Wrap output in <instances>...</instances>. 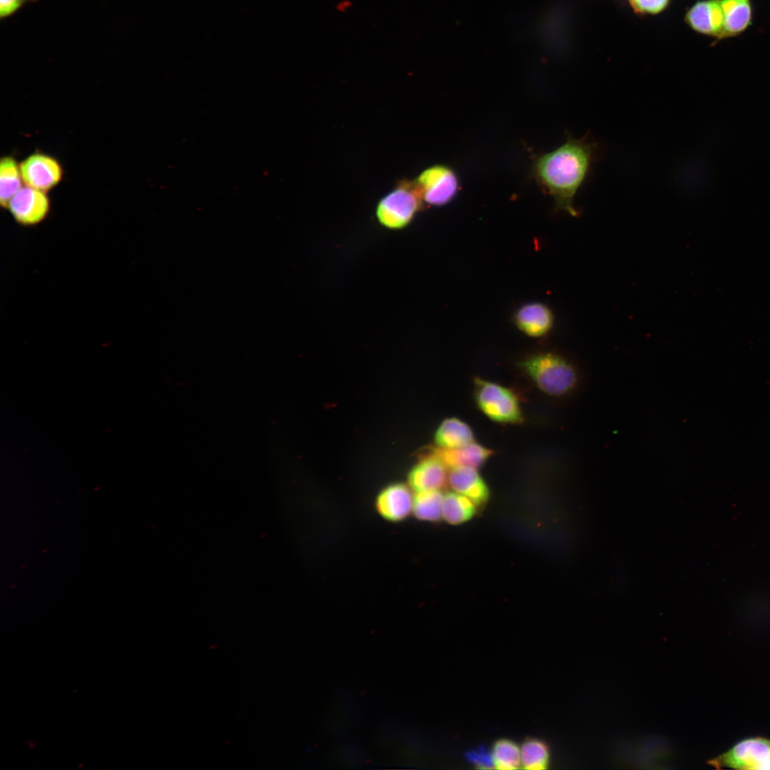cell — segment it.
Here are the masks:
<instances>
[{
  "instance_id": "obj_1",
  "label": "cell",
  "mask_w": 770,
  "mask_h": 770,
  "mask_svg": "<svg viewBox=\"0 0 770 770\" xmlns=\"http://www.w3.org/2000/svg\"><path fill=\"white\" fill-rule=\"evenodd\" d=\"M598 154L597 143L588 135L569 136L562 145L537 158L533 174L559 210L576 216L575 195L587 178Z\"/></svg>"
},
{
  "instance_id": "obj_2",
  "label": "cell",
  "mask_w": 770,
  "mask_h": 770,
  "mask_svg": "<svg viewBox=\"0 0 770 770\" xmlns=\"http://www.w3.org/2000/svg\"><path fill=\"white\" fill-rule=\"evenodd\" d=\"M517 366L543 394L557 400L570 399L584 384L579 365L553 351H537L522 358Z\"/></svg>"
},
{
  "instance_id": "obj_3",
  "label": "cell",
  "mask_w": 770,
  "mask_h": 770,
  "mask_svg": "<svg viewBox=\"0 0 770 770\" xmlns=\"http://www.w3.org/2000/svg\"><path fill=\"white\" fill-rule=\"evenodd\" d=\"M473 387L475 403L489 419L505 424L523 423L520 401L513 389L480 377L474 379Z\"/></svg>"
},
{
  "instance_id": "obj_4",
  "label": "cell",
  "mask_w": 770,
  "mask_h": 770,
  "mask_svg": "<svg viewBox=\"0 0 770 770\" xmlns=\"http://www.w3.org/2000/svg\"><path fill=\"white\" fill-rule=\"evenodd\" d=\"M423 202L415 181L401 180L379 202L376 207L378 221L389 229L404 228L421 210Z\"/></svg>"
},
{
  "instance_id": "obj_5",
  "label": "cell",
  "mask_w": 770,
  "mask_h": 770,
  "mask_svg": "<svg viewBox=\"0 0 770 770\" xmlns=\"http://www.w3.org/2000/svg\"><path fill=\"white\" fill-rule=\"evenodd\" d=\"M709 764L717 769H770V740L761 737L742 740Z\"/></svg>"
},
{
  "instance_id": "obj_6",
  "label": "cell",
  "mask_w": 770,
  "mask_h": 770,
  "mask_svg": "<svg viewBox=\"0 0 770 770\" xmlns=\"http://www.w3.org/2000/svg\"><path fill=\"white\" fill-rule=\"evenodd\" d=\"M414 181L423 201L432 206L444 205L449 202L456 195L458 188L456 174L451 168L443 165L428 168Z\"/></svg>"
},
{
  "instance_id": "obj_7",
  "label": "cell",
  "mask_w": 770,
  "mask_h": 770,
  "mask_svg": "<svg viewBox=\"0 0 770 770\" xmlns=\"http://www.w3.org/2000/svg\"><path fill=\"white\" fill-rule=\"evenodd\" d=\"M24 185L48 192L62 180L63 170L61 163L53 157L34 153L19 163Z\"/></svg>"
},
{
  "instance_id": "obj_8",
  "label": "cell",
  "mask_w": 770,
  "mask_h": 770,
  "mask_svg": "<svg viewBox=\"0 0 770 770\" xmlns=\"http://www.w3.org/2000/svg\"><path fill=\"white\" fill-rule=\"evenodd\" d=\"M51 208L46 192L24 185L10 200L6 209L14 220L23 226H34L43 222Z\"/></svg>"
},
{
  "instance_id": "obj_9",
  "label": "cell",
  "mask_w": 770,
  "mask_h": 770,
  "mask_svg": "<svg viewBox=\"0 0 770 770\" xmlns=\"http://www.w3.org/2000/svg\"><path fill=\"white\" fill-rule=\"evenodd\" d=\"M684 20L695 32L717 41L725 39L724 19L720 0H698L687 11Z\"/></svg>"
},
{
  "instance_id": "obj_10",
  "label": "cell",
  "mask_w": 770,
  "mask_h": 770,
  "mask_svg": "<svg viewBox=\"0 0 770 770\" xmlns=\"http://www.w3.org/2000/svg\"><path fill=\"white\" fill-rule=\"evenodd\" d=\"M448 483L455 492L466 496L476 505L488 499L489 489L476 468L458 466L450 468Z\"/></svg>"
},
{
  "instance_id": "obj_11",
  "label": "cell",
  "mask_w": 770,
  "mask_h": 770,
  "mask_svg": "<svg viewBox=\"0 0 770 770\" xmlns=\"http://www.w3.org/2000/svg\"><path fill=\"white\" fill-rule=\"evenodd\" d=\"M414 496L403 484L386 487L378 496L376 508L383 518L398 521L407 517L413 509Z\"/></svg>"
},
{
  "instance_id": "obj_12",
  "label": "cell",
  "mask_w": 770,
  "mask_h": 770,
  "mask_svg": "<svg viewBox=\"0 0 770 770\" xmlns=\"http://www.w3.org/2000/svg\"><path fill=\"white\" fill-rule=\"evenodd\" d=\"M513 321L518 329L527 336L541 337L551 329L553 316L545 304L533 302L520 307L515 312Z\"/></svg>"
},
{
  "instance_id": "obj_13",
  "label": "cell",
  "mask_w": 770,
  "mask_h": 770,
  "mask_svg": "<svg viewBox=\"0 0 770 770\" xmlns=\"http://www.w3.org/2000/svg\"><path fill=\"white\" fill-rule=\"evenodd\" d=\"M447 468L441 461L431 456L411 471L409 485L416 493L440 490L448 483Z\"/></svg>"
},
{
  "instance_id": "obj_14",
  "label": "cell",
  "mask_w": 770,
  "mask_h": 770,
  "mask_svg": "<svg viewBox=\"0 0 770 770\" xmlns=\"http://www.w3.org/2000/svg\"><path fill=\"white\" fill-rule=\"evenodd\" d=\"M493 451L475 441L456 448L438 447L432 451L431 456L441 461L448 468L468 466L478 468L488 461Z\"/></svg>"
},
{
  "instance_id": "obj_15",
  "label": "cell",
  "mask_w": 770,
  "mask_h": 770,
  "mask_svg": "<svg viewBox=\"0 0 770 770\" xmlns=\"http://www.w3.org/2000/svg\"><path fill=\"white\" fill-rule=\"evenodd\" d=\"M720 2L725 39L740 36L751 26L754 13L751 0H720Z\"/></svg>"
},
{
  "instance_id": "obj_16",
  "label": "cell",
  "mask_w": 770,
  "mask_h": 770,
  "mask_svg": "<svg viewBox=\"0 0 770 770\" xmlns=\"http://www.w3.org/2000/svg\"><path fill=\"white\" fill-rule=\"evenodd\" d=\"M434 439L437 446L443 448H460L475 441L473 431L469 425L455 417L441 422Z\"/></svg>"
},
{
  "instance_id": "obj_17",
  "label": "cell",
  "mask_w": 770,
  "mask_h": 770,
  "mask_svg": "<svg viewBox=\"0 0 770 770\" xmlns=\"http://www.w3.org/2000/svg\"><path fill=\"white\" fill-rule=\"evenodd\" d=\"M477 505L466 496L457 492L443 494L442 518L452 525L468 521L474 515Z\"/></svg>"
},
{
  "instance_id": "obj_18",
  "label": "cell",
  "mask_w": 770,
  "mask_h": 770,
  "mask_svg": "<svg viewBox=\"0 0 770 770\" xmlns=\"http://www.w3.org/2000/svg\"><path fill=\"white\" fill-rule=\"evenodd\" d=\"M19 164L11 156L0 161V203L6 209L10 200L23 187Z\"/></svg>"
},
{
  "instance_id": "obj_19",
  "label": "cell",
  "mask_w": 770,
  "mask_h": 770,
  "mask_svg": "<svg viewBox=\"0 0 770 770\" xmlns=\"http://www.w3.org/2000/svg\"><path fill=\"white\" fill-rule=\"evenodd\" d=\"M443 500L440 490L416 492L412 512L418 519L437 521L442 518Z\"/></svg>"
},
{
  "instance_id": "obj_20",
  "label": "cell",
  "mask_w": 770,
  "mask_h": 770,
  "mask_svg": "<svg viewBox=\"0 0 770 770\" xmlns=\"http://www.w3.org/2000/svg\"><path fill=\"white\" fill-rule=\"evenodd\" d=\"M521 764L526 769L540 770L547 767L548 750L546 745L538 740H530L520 749Z\"/></svg>"
},
{
  "instance_id": "obj_21",
  "label": "cell",
  "mask_w": 770,
  "mask_h": 770,
  "mask_svg": "<svg viewBox=\"0 0 770 770\" xmlns=\"http://www.w3.org/2000/svg\"><path fill=\"white\" fill-rule=\"evenodd\" d=\"M494 766L499 769H518L521 764L520 749L513 742L508 740L498 741L493 749Z\"/></svg>"
},
{
  "instance_id": "obj_22",
  "label": "cell",
  "mask_w": 770,
  "mask_h": 770,
  "mask_svg": "<svg viewBox=\"0 0 770 770\" xmlns=\"http://www.w3.org/2000/svg\"><path fill=\"white\" fill-rule=\"evenodd\" d=\"M670 0H629L634 11L640 14H655L664 10Z\"/></svg>"
},
{
  "instance_id": "obj_23",
  "label": "cell",
  "mask_w": 770,
  "mask_h": 770,
  "mask_svg": "<svg viewBox=\"0 0 770 770\" xmlns=\"http://www.w3.org/2000/svg\"><path fill=\"white\" fill-rule=\"evenodd\" d=\"M38 0H0V19H7L14 15L24 5Z\"/></svg>"
},
{
  "instance_id": "obj_24",
  "label": "cell",
  "mask_w": 770,
  "mask_h": 770,
  "mask_svg": "<svg viewBox=\"0 0 770 770\" xmlns=\"http://www.w3.org/2000/svg\"><path fill=\"white\" fill-rule=\"evenodd\" d=\"M467 757L470 761L481 768L490 769L494 766L492 754L486 752L482 748L476 751L468 752Z\"/></svg>"
},
{
  "instance_id": "obj_25",
  "label": "cell",
  "mask_w": 770,
  "mask_h": 770,
  "mask_svg": "<svg viewBox=\"0 0 770 770\" xmlns=\"http://www.w3.org/2000/svg\"><path fill=\"white\" fill-rule=\"evenodd\" d=\"M352 3L350 0H342L337 5V9L340 12H344L349 9Z\"/></svg>"
}]
</instances>
